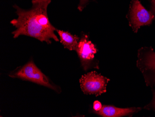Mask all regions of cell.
Here are the masks:
<instances>
[{"instance_id": "obj_4", "label": "cell", "mask_w": 155, "mask_h": 117, "mask_svg": "<svg viewBox=\"0 0 155 117\" xmlns=\"http://www.w3.org/2000/svg\"><path fill=\"white\" fill-rule=\"evenodd\" d=\"M81 61V65L85 71L91 68L99 69L98 61L95 59L97 53L96 46L89 40V36L83 34L75 50Z\"/></svg>"}, {"instance_id": "obj_9", "label": "cell", "mask_w": 155, "mask_h": 117, "mask_svg": "<svg viewBox=\"0 0 155 117\" xmlns=\"http://www.w3.org/2000/svg\"><path fill=\"white\" fill-rule=\"evenodd\" d=\"M146 85L155 87V70H148L142 72Z\"/></svg>"}, {"instance_id": "obj_12", "label": "cell", "mask_w": 155, "mask_h": 117, "mask_svg": "<svg viewBox=\"0 0 155 117\" xmlns=\"http://www.w3.org/2000/svg\"><path fill=\"white\" fill-rule=\"evenodd\" d=\"M102 107L101 102L98 101H95L94 103V111H99Z\"/></svg>"}, {"instance_id": "obj_5", "label": "cell", "mask_w": 155, "mask_h": 117, "mask_svg": "<svg viewBox=\"0 0 155 117\" xmlns=\"http://www.w3.org/2000/svg\"><path fill=\"white\" fill-rule=\"evenodd\" d=\"M109 78L98 74L95 71L82 75L80 79V86L86 95H95L96 97L107 92Z\"/></svg>"}, {"instance_id": "obj_2", "label": "cell", "mask_w": 155, "mask_h": 117, "mask_svg": "<svg viewBox=\"0 0 155 117\" xmlns=\"http://www.w3.org/2000/svg\"><path fill=\"white\" fill-rule=\"evenodd\" d=\"M9 76L13 78H18L25 81H30L48 88L60 93V87L54 84L48 77L39 69L33 60H30L26 64L16 70L11 72Z\"/></svg>"}, {"instance_id": "obj_1", "label": "cell", "mask_w": 155, "mask_h": 117, "mask_svg": "<svg viewBox=\"0 0 155 117\" xmlns=\"http://www.w3.org/2000/svg\"><path fill=\"white\" fill-rule=\"evenodd\" d=\"M51 1L52 0H32V7L29 10L14 5L18 18L10 22L16 28L12 33L13 37L16 38L20 36H26L48 44L52 43L51 39L59 42V39L54 33L56 29L48 17L47 9Z\"/></svg>"}, {"instance_id": "obj_3", "label": "cell", "mask_w": 155, "mask_h": 117, "mask_svg": "<svg viewBox=\"0 0 155 117\" xmlns=\"http://www.w3.org/2000/svg\"><path fill=\"white\" fill-rule=\"evenodd\" d=\"M127 18L130 26L136 33L142 26L152 24L155 16L150 10H147L143 6L139 0H131Z\"/></svg>"}, {"instance_id": "obj_11", "label": "cell", "mask_w": 155, "mask_h": 117, "mask_svg": "<svg viewBox=\"0 0 155 117\" xmlns=\"http://www.w3.org/2000/svg\"><path fill=\"white\" fill-rule=\"evenodd\" d=\"M88 2L89 0H80V3L78 7V9L80 11H82L86 7Z\"/></svg>"}, {"instance_id": "obj_8", "label": "cell", "mask_w": 155, "mask_h": 117, "mask_svg": "<svg viewBox=\"0 0 155 117\" xmlns=\"http://www.w3.org/2000/svg\"><path fill=\"white\" fill-rule=\"evenodd\" d=\"M60 36V42L65 49L70 50H75L80 38L77 36L74 35L68 31L56 29Z\"/></svg>"}, {"instance_id": "obj_6", "label": "cell", "mask_w": 155, "mask_h": 117, "mask_svg": "<svg viewBox=\"0 0 155 117\" xmlns=\"http://www.w3.org/2000/svg\"><path fill=\"white\" fill-rule=\"evenodd\" d=\"M137 67L141 72L155 70V51L151 47H143L138 50Z\"/></svg>"}, {"instance_id": "obj_10", "label": "cell", "mask_w": 155, "mask_h": 117, "mask_svg": "<svg viewBox=\"0 0 155 117\" xmlns=\"http://www.w3.org/2000/svg\"><path fill=\"white\" fill-rule=\"evenodd\" d=\"M153 97L150 103L145 105L143 109L148 110H153L155 112V87H151Z\"/></svg>"}, {"instance_id": "obj_13", "label": "cell", "mask_w": 155, "mask_h": 117, "mask_svg": "<svg viewBox=\"0 0 155 117\" xmlns=\"http://www.w3.org/2000/svg\"><path fill=\"white\" fill-rule=\"evenodd\" d=\"M150 11L153 13L155 16V0H151V9Z\"/></svg>"}, {"instance_id": "obj_7", "label": "cell", "mask_w": 155, "mask_h": 117, "mask_svg": "<svg viewBox=\"0 0 155 117\" xmlns=\"http://www.w3.org/2000/svg\"><path fill=\"white\" fill-rule=\"evenodd\" d=\"M141 107L121 108L113 105H102L99 111H94L96 114L104 117H121L132 116L141 111Z\"/></svg>"}]
</instances>
